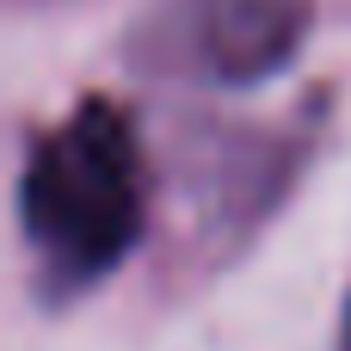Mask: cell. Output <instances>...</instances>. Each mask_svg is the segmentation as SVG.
Masks as SVG:
<instances>
[{
	"mask_svg": "<svg viewBox=\"0 0 351 351\" xmlns=\"http://www.w3.org/2000/svg\"><path fill=\"white\" fill-rule=\"evenodd\" d=\"M19 234L49 302L105 284L148 234V148L136 117L86 93L56 117L19 173Z\"/></svg>",
	"mask_w": 351,
	"mask_h": 351,
	"instance_id": "1",
	"label": "cell"
},
{
	"mask_svg": "<svg viewBox=\"0 0 351 351\" xmlns=\"http://www.w3.org/2000/svg\"><path fill=\"white\" fill-rule=\"evenodd\" d=\"M315 31V0H167L160 49L210 86H259L284 74Z\"/></svg>",
	"mask_w": 351,
	"mask_h": 351,
	"instance_id": "2",
	"label": "cell"
},
{
	"mask_svg": "<svg viewBox=\"0 0 351 351\" xmlns=\"http://www.w3.org/2000/svg\"><path fill=\"white\" fill-rule=\"evenodd\" d=\"M333 351H351V296H346V315H339V339H333Z\"/></svg>",
	"mask_w": 351,
	"mask_h": 351,
	"instance_id": "3",
	"label": "cell"
}]
</instances>
